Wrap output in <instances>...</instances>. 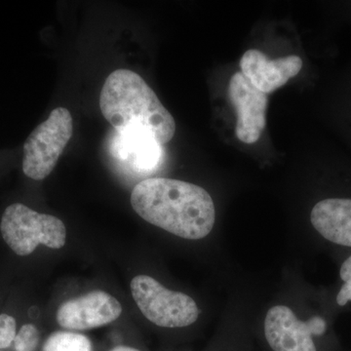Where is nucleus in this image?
<instances>
[{
  "mask_svg": "<svg viewBox=\"0 0 351 351\" xmlns=\"http://www.w3.org/2000/svg\"><path fill=\"white\" fill-rule=\"evenodd\" d=\"M131 205L147 223L184 239H204L216 221L209 193L180 180L149 178L138 182L132 191Z\"/></svg>",
  "mask_w": 351,
  "mask_h": 351,
  "instance_id": "nucleus-1",
  "label": "nucleus"
},
{
  "mask_svg": "<svg viewBox=\"0 0 351 351\" xmlns=\"http://www.w3.org/2000/svg\"><path fill=\"white\" fill-rule=\"evenodd\" d=\"M100 108L117 132L140 127L162 145L174 137V117L142 76L130 69H117L108 76L101 88Z\"/></svg>",
  "mask_w": 351,
  "mask_h": 351,
  "instance_id": "nucleus-2",
  "label": "nucleus"
},
{
  "mask_svg": "<svg viewBox=\"0 0 351 351\" xmlns=\"http://www.w3.org/2000/svg\"><path fill=\"white\" fill-rule=\"evenodd\" d=\"M0 230L6 244L19 256L31 255L40 244L61 249L66 241V228L61 219L21 203L6 208Z\"/></svg>",
  "mask_w": 351,
  "mask_h": 351,
  "instance_id": "nucleus-3",
  "label": "nucleus"
},
{
  "mask_svg": "<svg viewBox=\"0 0 351 351\" xmlns=\"http://www.w3.org/2000/svg\"><path fill=\"white\" fill-rule=\"evenodd\" d=\"M73 117L68 108L59 107L39 124L24 145L23 171L25 176L41 181L56 167L60 156L73 136Z\"/></svg>",
  "mask_w": 351,
  "mask_h": 351,
  "instance_id": "nucleus-4",
  "label": "nucleus"
},
{
  "mask_svg": "<svg viewBox=\"0 0 351 351\" xmlns=\"http://www.w3.org/2000/svg\"><path fill=\"white\" fill-rule=\"evenodd\" d=\"M131 291L141 313L157 326H189L199 315L195 300L184 293L164 287L151 276L134 277L131 281Z\"/></svg>",
  "mask_w": 351,
  "mask_h": 351,
  "instance_id": "nucleus-5",
  "label": "nucleus"
},
{
  "mask_svg": "<svg viewBox=\"0 0 351 351\" xmlns=\"http://www.w3.org/2000/svg\"><path fill=\"white\" fill-rule=\"evenodd\" d=\"M328 323L322 316L300 320L287 306L272 307L265 320V335L274 351H317L313 337L323 336Z\"/></svg>",
  "mask_w": 351,
  "mask_h": 351,
  "instance_id": "nucleus-6",
  "label": "nucleus"
},
{
  "mask_svg": "<svg viewBox=\"0 0 351 351\" xmlns=\"http://www.w3.org/2000/svg\"><path fill=\"white\" fill-rule=\"evenodd\" d=\"M228 97L237 110V137L244 144H255L267 125V95L258 91L241 73H235L228 83Z\"/></svg>",
  "mask_w": 351,
  "mask_h": 351,
  "instance_id": "nucleus-7",
  "label": "nucleus"
},
{
  "mask_svg": "<svg viewBox=\"0 0 351 351\" xmlns=\"http://www.w3.org/2000/svg\"><path fill=\"white\" fill-rule=\"evenodd\" d=\"M121 313V304L114 297L97 290L62 304L57 321L64 329L84 331L110 324Z\"/></svg>",
  "mask_w": 351,
  "mask_h": 351,
  "instance_id": "nucleus-8",
  "label": "nucleus"
},
{
  "mask_svg": "<svg viewBox=\"0 0 351 351\" xmlns=\"http://www.w3.org/2000/svg\"><path fill=\"white\" fill-rule=\"evenodd\" d=\"M301 57L291 55L270 60L260 50L246 51L240 60V69L244 77L258 91L269 95L284 86L302 71Z\"/></svg>",
  "mask_w": 351,
  "mask_h": 351,
  "instance_id": "nucleus-9",
  "label": "nucleus"
},
{
  "mask_svg": "<svg viewBox=\"0 0 351 351\" xmlns=\"http://www.w3.org/2000/svg\"><path fill=\"white\" fill-rule=\"evenodd\" d=\"M113 156L138 173L152 172L162 162V145L149 131L131 127L117 132L112 145Z\"/></svg>",
  "mask_w": 351,
  "mask_h": 351,
  "instance_id": "nucleus-10",
  "label": "nucleus"
},
{
  "mask_svg": "<svg viewBox=\"0 0 351 351\" xmlns=\"http://www.w3.org/2000/svg\"><path fill=\"white\" fill-rule=\"evenodd\" d=\"M43 351H93L86 336L73 332H56L46 339Z\"/></svg>",
  "mask_w": 351,
  "mask_h": 351,
  "instance_id": "nucleus-11",
  "label": "nucleus"
},
{
  "mask_svg": "<svg viewBox=\"0 0 351 351\" xmlns=\"http://www.w3.org/2000/svg\"><path fill=\"white\" fill-rule=\"evenodd\" d=\"M341 286L336 295L337 306L345 307L351 302V255L343 261L339 269Z\"/></svg>",
  "mask_w": 351,
  "mask_h": 351,
  "instance_id": "nucleus-12",
  "label": "nucleus"
},
{
  "mask_svg": "<svg viewBox=\"0 0 351 351\" xmlns=\"http://www.w3.org/2000/svg\"><path fill=\"white\" fill-rule=\"evenodd\" d=\"M39 332L32 324H25L21 328L20 332L14 341L16 351H34L38 345Z\"/></svg>",
  "mask_w": 351,
  "mask_h": 351,
  "instance_id": "nucleus-13",
  "label": "nucleus"
},
{
  "mask_svg": "<svg viewBox=\"0 0 351 351\" xmlns=\"http://www.w3.org/2000/svg\"><path fill=\"white\" fill-rule=\"evenodd\" d=\"M16 336V320L8 314H0V348H9Z\"/></svg>",
  "mask_w": 351,
  "mask_h": 351,
  "instance_id": "nucleus-14",
  "label": "nucleus"
},
{
  "mask_svg": "<svg viewBox=\"0 0 351 351\" xmlns=\"http://www.w3.org/2000/svg\"><path fill=\"white\" fill-rule=\"evenodd\" d=\"M110 351H140L138 350H136V348H130V346H117V348H112Z\"/></svg>",
  "mask_w": 351,
  "mask_h": 351,
  "instance_id": "nucleus-15",
  "label": "nucleus"
}]
</instances>
